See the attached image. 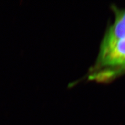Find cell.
<instances>
[{"label": "cell", "mask_w": 125, "mask_h": 125, "mask_svg": "<svg viewBox=\"0 0 125 125\" xmlns=\"http://www.w3.org/2000/svg\"><path fill=\"white\" fill-rule=\"evenodd\" d=\"M115 20L102 41L90 78L104 81L125 73V9L114 8Z\"/></svg>", "instance_id": "1"}]
</instances>
